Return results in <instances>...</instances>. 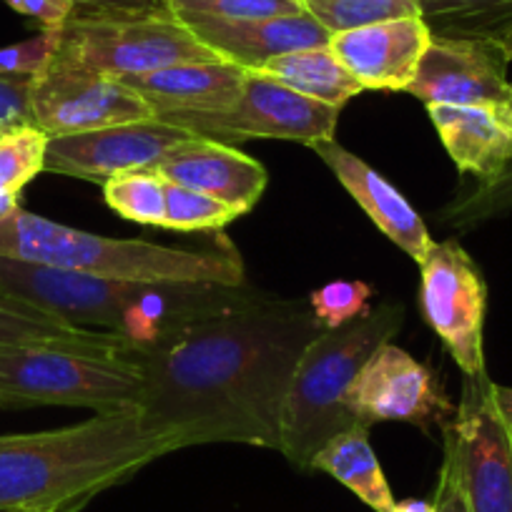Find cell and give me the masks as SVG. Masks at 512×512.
<instances>
[{
  "label": "cell",
  "instance_id": "5bb4252c",
  "mask_svg": "<svg viewBox=\"0 0 512 512\" xmlns=\"http://www.w3.org/2000/svg\"><path fill=\"white\" fill-rule=\"evenodd\" d=\"M500 46L477 38L432 36L415 81L405 93L425 106H472V103H512V78L507 76Z\"/></svg>",
  "mask_w": 512,
  "mask_h": 512
},
{
  "label": "cell",
  "instance_id": "83f0119b",
  "mask_svg": "<svg viewBox=\"0 0 512 512\" xmlns=\"http://www.w3.org/2000/svg\"><path fill=\"white\" fill-rule=\"evenodd\" d=\"M48 136L36 126H13L0 136V191H23L46 164Z\"/></svg>",
  "mask_w": 512,
  "mask_h": 512
},
{
  "label": "cell",
  "instance_id": "8992f818",
  "mask_svg": "<svg viewBox=\"0 0 512 512\" xmlns=\"http://www.w3.org/2000/svg\"><path fill=\"white\" fill-rule=\"evenodd\" d=\"M53 61L111 78L146 76L181 63L221 61L169 8L149 13L83 11L61 28Z\"/></svg>",
  "mask_w": 512,
  "mask_h": 512
},
{
  "label": "cell",
  "instance_id": "ba28073f",
  "mask_svg": "<svg viewBox=\"0 0 512 512\" xmlns=\"http://www.w3.org/2000/svg\"><path fill=\"white\" fill-rule=\"evenodd\" d=\"M156 282L93 277L0 256V297L28 304L61 322L123 337L128 317Z\"/></svg>",
  "mask_w": 512,
  "mask_h": 512
},
{
  "label": "cell",
  "instance_id": "1f68e13d",
  "mask_svg": "<svg viewBox=\"0 0 512 512\" xmlns=\"http://www.w3.org/2000/svg\"><path fill=\"white\" fill-rule=\"evenodd\" d=\"M58 31H41L16 46L0 48V76H38L51 63L58 48Z\"/></svg>",
  "mask_w": 512,
  "mask_h": 512
},
{
  "label": "cell",
  "instance_id": "ac0fdd59",
  "mask_svg": "<svg viewBox=\"0 0 512 512\" xmlns=\"http://www.w3.org/2000/svg\"><path fill=\"white\" fill-rule=\"evenodd\" d=\"M191 28L206 48L221 61L241 66L244 71H259L264 63L284 53L304 48L329 46L332 33L319 26L309 13L264 21H221V18H179Z\"/></svg>",
  "mask_w": 512,
  "mask_h": 512
},
{
  "label": "cell",
  "instance_id": "9a60e30c",
  "mask_svg": "<svg viewBox=\"0 0 512 512\" xmlns=\"http://www.w3.org/2000/svg\"><path fill=\"white\" fill-rule=\"evenodd\" d=\"M430 41L422 16H412L337 33L329 48L364 91H407Z\"/></svg>",
  "mask_w": 512,
  "mask_h": 512
},
{
  "label": "cell",
  "instance_id": "7c38bea8",
  "mask_svg": "<svg viewBox=\"0 0 512 512\" xmlns=\"http://www.w3.org/2000/svg\"><path fill=\"white\" fill-rule=\"evenodd\" d=\"M349 410L357 422H407L420 430L447 425L455 415L445 387L427 364L387 342L367 359L349 390Z\"/></svg>",
  "mask_w": 512,
  "mask_h": 512
},
{
  "label": "cell",
  "instance_id": "d6986e66",
  "mask_svg": "<svg viewBox=\"0 0 512 512\" xmlns=\"http://www.w3.org/2000/svg\"><path fill=\"white\" fill-rule=\"evenodd\" d=\"M427 113L452 164L477 184H490L512 166V103H437Z\"/></svg>",
  "mask_w": 512,
  "mask_h": 512
},
{
  "label": "cell",
  "instance_id": "4dcf8cb0",
  "mask_svg": "<svg viewBox=\"0 0 512 512\" xmlns=\"http://www.w3.org/2000/svg\"><path fill=\"white\" fill-rule=\"evenodd\" d=\"M374 287L359 279H337L309 294V307L324 329H339L369 312Z\"/></svg>",
  "mask_w": 512,
  "mask_h": 512
},
{
  "label": "cell",
  "instance_id": "ab89813d",
  "mask_svg": "<svg viewBox=\"0 0 512 512\" xmlns=\"http://www.w3.org/2000/svg\"><path fill=\"white\" fill-rule=\"evenodd\" d=\"M500 51H502V53H505L507 63H510V66H512V36H510V38H507V41H505V43H502V46H500Z\"/></svg>",
  "mask_w": 512,
  "mask_h": 512
},
{
  "label": "cell",
  "instance_id": "5b68a950",
  "mask_svg": "<svg viewBox=\"0 0 512 512\" xmlns=\"http://www.w3.org/2000/svg\"><path fill=\"white\" fill-rule=\"evenodd\" d=\"M141 367L131 354L58 344H0V407H88L96 415L139 410Z\"/></svg>",
  "mask_w": 512,
  "mask_h": 512
},
{
  "label": "cell",
  "instance_id": "603a6c76",
  "mask_svg": "<svg viewBox=\"0 0 512 512\" xmlns=\"http://www.w3.org/2000/svg\"><path fill=\"white\" fill-rule=\"evenodd\" d=\"M0 344H58L96 354H131V344L118 334L73 327L6 297H0Z\"/></svg>",
  "mask_w": 512,
  "mask_h": 512
},
{
  "label": "cell",
  "instance_id": "e575fe53",
  "mask_svg": "<svg viewBox=\"0 0 512 512\" xmlns=\"http://www.w3.org/2000/svg\"><path fill=\"white\" fill-rule=\"evenodd\" d=\"M435 512H470L465 500V490H462L460 475H457L455 460H452L450 452H445L442 457L440 475H437V487H435Z\"/></svg>",
  "mask_w": 512,
  "mask_h": 512
},
{
  "label": "cell",
  "instance_id": "7a4b0ae2",
  "mask_svg": "<svg viewBox=\"0 0 512 512\" xmlns=\"http://www.w3.org/2000/svg\"><path fill=\"white\" fill-rule=\"evenodd\" d=\"M181 450L141 410L0 437V512H78L108 487Z\"/></svg>",
  "mask_w": 512,
  "mask_h": 512
},
{
  "label": "cell",
  "instance_id": "9c48e42d",
  "mask_svg": "<svg viewBox=\"0 0 512 512\" xmlns=\"http://www.w3.org/2000/svg\"><path fill=\"white\" fill-rule=\"evenodd\" d=\"M420 309L465 377H485L487 287L457 239L435 241L420 264Z\"/></svg>",
  "mask_w": 512,
  "mask_h": 512
},
{
  "label": "cell",
  "instance_id": "d590c367",
  "mask_svg": "<svg viewBox=\"0 0 512 512\" xmlns=\"http://www.w3.org/2000/svg\"><path fill=\"white\" fill-rule=\"evenodd\" d=\"M83 11H111V13H149L166 8L161 0H73Z\"/></svg>",
  "mask_w": 512,
  "mask_h": 512
},
{
  "label": "cell",
  "instance_id": "cb8c5ba5",
  "mask_svg": "<svg viewBox=\"0 0 512 512\" xmlns=\"http://www.w3.org/2000/svg\"><path fill=\"white\" fill-rule=\"evenodd\" d=\"M432 36L477 38L502 46L512 36V0H420Z\"/></svg>",
  "mask_w": 512,
  "mask_h": 512
},
{
  "label": "cell",
  "instance_id": "484cf974",
  "mask_svg": "<svg viewBox=\"0 0 512 512\" xmlns=\"http://www.w3.org/2000/svg\"><path fill=\"white\" fill-rule=\"evenodd\" d=\"M302 6L304 13L332 36L374 23L420 16V0H302Z\"/></svg>",
  "mask_w": 512,
  "mask_h": 512
},
{
  "label": "cell",
  "instance_id": "8d00e7d4",
  "mask_svg": "<svg viewBox=\"0 0 512 512\" xmlns=\"http://www.w3.org/2000/svg\"><path fill=\"white\" fill-rule=\"evenodd\" d=\"M490 395H492V405H495L497 415H500V420L505 422V427L512 435V387H502V384L492 382Z\"/></svg>",
  "mask_w": 512,
  "mask_h": 512
},
{
  "label": "cell",
  "instance_id": "d6a6232c",
  "mask_svg": "<svg viewBox=\"0 0 512 512\" xmlns=\"http://www.w3.org/2000/svg\"><path fill=\"white\" fill-rule=\"evenodd\" d=\"M33 76H0V128L31 126Z\"/></svg>",
  "mask_w": 512,
  "mask_h": 512
},
{
  "label": "cell",
  "instance_id": "74e56055",
  "mask_svg": "<svg viewBox=\"0 0 512 512\" xmlns=\"http://www.w3.org/2000/svg\"><path fill=\"white\" fill-rule=\"evenodd\" d=\"M21 209V191H0V221Z\"/></svg>",
  "mask_w": 512,
  "mask_h": 512
},
{
  "label": "cell",
  "instance_id": "30bf717a",
  "mask_svg": "<svg viewBox=\"0 0 512 512\" xmlns=\"http://www.w3.org/2000/svg\"><path fill=\"white\" fill-rule=\"evenodd\" d=\"M490 377H465L455 415L442 425L470 512H512V435L497 415Z\"/></svg>",
  "mask_w": 512,
  "mask_h": 512
},
{
  "label": "cell",
  "instance_id": "4fadbf2b",
  "mask_svg": "<svg viewBox=\"0 0 512 512\" xmlns=\"http://www.w3.org/2000/svg\"><path fill=\"white\" fill-rule=\"evenodd\" d=\"M189 139L196 136L159 116L86 134L53 136L48 139L43 171L103 184L121 171L154 169L174 146Z\"/></svg>",
  "mask_w": 512,
  "mask_h": 512
},
{
  "label": "cell",
  "instance_id": "836d02e7",
  "mask_svg": "<svg viewBox=\"0 0 512 512\" xmlns=\"http://www.w3.org/2000/svg\"><path fill=\"white\" fill-rule=\"evenodd\" d=\"M21 16L33 18L41 23L43 31H58L76 16L78 6L73 0H3Z\"/></svg>",
  "mask_w": 512,
  "mask_h": 512
},
{
  "label": "cell",
  "instance_id": "277c9868",
  "mask_svg": "<svg viewBox=\"0 0 512 512\" xmlns=\"http://www.w3.org/2000/svg\"><path fill=\"white\" fill-rule=\"evenodd\" d=\"M405 324V304L382 302L354 322L327 329L312 339L289 382L279 422L277 450L299 470L332 437L357 425L349 410V390L367 359L392 342Z\"/></svg>",
  "mask_w": 512,
  "mask_h": 512
},
{
  "label": "cell",
  "instance_id": "4316f807",
  "mask_svg": "<svg viewBox=\"0 0 512 512\" xmlns=\"http://www.w3.org/2000/svg\"><path fill=\"white\" fill-rule=\"evenodd\" d=\"M244 216L234 206L206 196L189 186L166 181V219L164 229L171 231H219Z\"/></svg>",
  "mask_w": 512,
  "mask_h": 512
},
{
  "label": "cell",
  "instance_id": "f546056e",
  "mask_svg": "<svg viewBox=\"0 0 512 512\" xmlns=\"http://www.w3.org/2000/svg\"><path fill=\"white\" fill-rule=\"evenodd\" d=\"M512 211V166L490 184H477L470 194L452 199L440 211L442 221L455 229H472L482 221L497 219Z\"/></svg>",
  "mask_w": 512,
  "mask_h": 512
},
{
  "label": "cell",
  "instance_id": "8fae6325",
  "mask_svg": "<svg viewBox=\"0 0 512 512\" xmlns=\"http://www.w3.org/2000/svg\"><path fill=\"white\" fill-rule=\"evenodd\" d=\"M154 108L123 81L51 58L31 88V126L53 139L98 131L118 123L144 121Z\"/></svg>",
  "mask_w": 512,
  "mask_h": 512
},
{
  "label": "cell",
  "instance_id": "7402d4cb",
  "mask_svg": "<svg viewBox=\"0 0 512 512\" xmlns=\"http://www.w3.org/2000/svg\"><path fill=\"white\" fill-rule=\"evenodd\" d=\"M254 73L277 78L279 83L289 86L292 91L337 108H344V103L364 93L362 83L347 71V66L339 61L337 53L329 46L284 53V56L264 63Z\"/></svg>",
  "mask_w": 512,
  "mask_h": 512
},
{
  "label": "cell",
  "instance_id": "44dd1931",
  "mask_svg": "<svg viewBox=\"0 0 512 512\" xmlns=\"http://www.w3.org/2000/svg\"><path fill=\"white\" fill-rule=\"evenodd\" d=\"M312 470L327 472L329 477L342 482L369 510L390 512L395 507L397 500L392 495V487L369 442V427L362 422L332 437L314 455Z\"/></svg>",
  "mask_w": 512,
  "mask_h": 512
},
{
  "label": "cell",
  "instance_id": "d4e9b609",
  "mask_svg": "<svg viewBox=\"0 0 512 512\" xmlns=\"http://www.w3.org/2000/svg\"><path fill=\"white\" fill-rule=\"evenodd\" d=\"M103 199L123 219L164 229L166 179L154 169L121 171L111 176L103 181Z\"/></svg>",
  "mask_w": 512,
  "mask_h": 512
},
{
  "label": "cell",
  "instance_id": "2e32d148",
  "mask_svg": "<svg viewBox=\"0 0 512 512\" xmlns=\"http://www.w3.org/2000/svg\"><path fill=\"white\" fill-rule=\"evenodd\" d=\"M312 151L332 169L339 184L362 206L369 221L420 267L435 241L425 219L412 209L410 201L367 161H362L334 139L319 141L312 146Z\"/></svg>",
  "mask_w": 512,
  "mask_h": 512
},
{
  "label": "cell",
  "instance_id": "60d3db41",
  "mask_svg": "<svg viewBox=\"0 0 512 512\" xmlns=\"http://www.w3.org/2000/svg\"><path fill=\"white\" fill-rule=\"evenodd\" d=\"M3 131H8V128H0V136H3Z\"/></svg>",
  "mask_w": 512,
  "mask_h": 512
},
{
  "label": "cell",
  "instance_id": "f35d334b",
  "mask_svg": "<svg viewBox=\"0 0 512 512\" xmlns=\"http://www.w3.org/2000/svg\"><path fill=\"white\" fill-rule=\"evenodd\" d=\"M390 512H435V502L410 497V500L395 502V507H392Z\"/></svg>",
  "mask_w": 512,
  "mask_h": 512
},
{
  "label": "cell",
  "instance_id": "f1b7e54d",
  "mask_svg": "<svg viewBox=\"0 0 512 512\" xmlns=\"http://www.w3.org/2000/svg\"><path fill=\"white\" fill-rule=\"evenodd\" d=\"M176 18H221V21H264L299 16L302 0H166Z\"/></svg>",
  "mask_w": 512,
  "mask_h": 512
},
{
  "label": "cell",
  "instance_id": "6da1fadb",
  "mask_svg": "<svg viewBox=\"0 0 512 512\" xmlns=\"http://www.w3.org/2000/svg\"><path fill=\"white\" fill-rule=\"evenodd\" d=\"M327 332L302 299L256 297L134 349L141 415L194 445H279L284 397L304 349Z\"/></svg>",
  "mask_w": 512,
  "mask_h": 512
},
{
  "label": "cell",
  "instance_id": "e0dca14e",
  "mask_svg": "<svg viewBox=\"0 0 512 512\" xmlns=\"http://www.w3.org/2000/svg\"><path fill=\"white\" fill-rule=\"evenodd\" d=\"M154 171L166 181L214 196L241 214H249L259 204L269 184L267 169L259 161L234 146L201 136L174 146Z\"/></svg>",
  "mask_w": 512,
  "mask_h": 512
},
{
  "label": "cell",
  "instance_id": "b9f144b4",
  "mask_svg": "<svg viewBox=\"0 0 512 512\" xmlns=\"http://www.w3.org/2000/svg\"><path fill=\"white\" fill-rule=\"evenodd\" d=\"M161 3H166V0H161Z\"/></svg>",
  "mask_w": 512,
  "mask_h": 512
},
{
  "label": "cell",
  "instance_id": "ffe728a7",
  "mask_svg": "<svg viewBox=\"0 0 512 512\" xmlns=\"http://www.w3.org/2000/svg\"><path fill=\"white\" fill-rule=\"evenodd\" d=\"M246 73L229 61L181 63L161 68L146 76L121 78L131 91L139 93L154 116L189 111H224L236 103L244 88Z\"/></svg>",
  "mask_w": 512,
  "mask_h": 512
},
{
  "label": "cell",
  "instance_id": "52a82bcc",
  "mask_svg": "<svg viewBox=\"0 0 512 512\" xmlns=\"http://www.w3.org/2000/svg\"><path fill=\"white\" fill-rule=\"evenodd\" d=\"M339 113L342 108L302 96L272 76L249 71L241 96L231 108L166 113L159 118L219 144L234 146L239 141L274 139L312 149L319 141L334 139Z\"/></svg>",
  "mask_w": 512,
  "mask_h": 512
},
{
  "label": "cell",
  "instance_id": "3957f363",
  "mask_svg": "<svg viewBox=\"0 0 512 512\" xmlns=\"http://www.w3.org/2000/svg\"><path fill=\"white\" fill-rule=\"evenodd\" d=\"M0 256L126 282L246 284L244 262L236 251H189L141 239H111L56 224L23 206L0 221Z\"/></svg>",
  "mask_w": 512,
  "mask_h": 512
}]
</instances>
